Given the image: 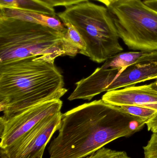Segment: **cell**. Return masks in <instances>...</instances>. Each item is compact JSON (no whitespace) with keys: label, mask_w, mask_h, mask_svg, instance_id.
<instances>
[{"label":"cell","mask_w":157,"mask_h":158,"mask_svg":"<svg viewBox=\"0 0 157 158\" xmlns=\"http://www.w3.org/2000/svg\"><path fill=\"white\" fill-rule=\"evenodd\" d=\"M84 158H131L124 151H116L102 148L94 154Z\"/></svg>","instance_id":"16"},{"label":"cell","mask_w":157,"mask_h":158,"mask_svg":"<svg viewBox=\"0 0 157 158\" xmlns=\"http://www.w3.org/2000/svg\"><path fill=\"white\" fill-rule=\"evenodd\" d=\"M0 7L18 8L33 11L53 17L57 16L54 8L36 0H0Z\"/></svg>","instance_id":"11"},{"label":"cell","mask_w":157,"mask_h":158,"mask_svg":"<svg viewBox=\"0 0 157 158\" xmlns=\"http://www.w3.org/2000/svg\"><path fill=\"white\" fill-rule=\"evenodd\" d=\"M143 150L144 158H157V133H153Z\"/></svg>","instance_id":"17"},{"label":"cell","mask_w":157,"mask_h":158,"mask_svg":"<svg viewBox=\"0 0 157 158\" xmlns=\"http://www.w3.org/2000/svg\"><path fill=\"white\" fill-rule=\"evenodd\" d=\"M146 52L139 51L120 53L105 61L102 66L112 69L125 67L135 63Z\"/></svg>","instance_id":"12"},{"label":"cell","mask_w":157,"mask_h":158,"mask_svg":"<svg viewBox=\"0 0 157 158\" xmlns=\"http://www.w3.org/2000/svg\"><path fill=\"white\" fill-rule=\"evenodd\" d=\"M36 1L42 3L47 5V6L53 8L55 6H57L69 7L80 3L91 1V0H36ZM92 1L100 2L106 5V7L108 6L114 2V0H92Z\"/></svg>","instance_id":"15"},{"label":"cell","mask_w":157,"mask_h":158,"mask_svg":"<svg viewBox=\"0 0 157 158\" xmlns=\"http://www.w3.org/2000/svg\"><path fill=\"white\" fill-rule=\"evenodd\" d=\"M61 99L39 103L8 118H0V149L11 146L44 119L61 111Z\"/></svg>","instance_id":"7"},{"label":"cell","mask_w":157,"mask_h":158,"mask_svg":"<svg viewBox=\"0 0 157 158\" xmlns=\"http://www.w3.org/2000/svg\"><path fill=\"white\" fill-rule=\"evenodd\" d=\"M145 4L157 12V0H144Z\"/></svg>","instance_id":"18"},{"label":"cell","mask_w":157,"mask_h":158,"mask_svg":"<svg viewBox=\"0 0 157 158\" xmlns=\"http://www.w3.org/2000/svg\"><path fill=\"white\" fill-rule=\"evenodd\" d=\"M101 99L118 106H137L157 111V92L151 84L109 91L102 96Z\"/></svg>","instance_id":"9"},{"label":"cell","mask_w":157,"mask_h":158,"mask_svg":"<svg viewBox=\"0 0 157 158\" xmlns=\"http://www.w3.org/2000/svg\"><path fill=\"white\" fill-rule=\"evenodd\" d=\"M64 33L40 24L0 18V64L42 56L54 62L79 51L64 39Z\"/></svg>","instance_id":"3"},{"label":"cell","mask_w":157,"mask_h":158,"mask_svg":"<svg viewBox=\"0 0 157 158\" xmlns=\"http://www.w3.org/2000/svg\"><path fill=\"white\" fill-rule=\"evenodd\" d=\"M145 125L141 119L102 99L85 103L62 114L58 135L48 147L49 157H86Z\"/></svg>","instance_id":"1"},{"label":"cell","mask_w":157,"mask_h":158,"mask_svg":"<svg viewBox=\"0 0 157 158\" xmlns=\"http://www.w3.org/2000/svg\"><path fill=\"white\" fill-rule=\"evenodd\" d=\"M114 1H116V0H114Z\"/></svg>","instance_id":"21"},{"label":"cell","mask_w":157,"mask_h":158,"mask_svg":"<svg viewBox=\"0 0 157 158\" xmlns=\"http://www.w3.org/2000/svg\"><path fill=\"white\" fill-rule=\"evenodd\" d=\"M117 1H129V0H117Z\"/></svg>","instance_id":"20"},{"label":"cell","mask_w":157,"mask_h":158,"mask_svg":"<svg viewBox=\"0 0 157 158\" xmlns=\"http://www.w3.org/2000/svg\"></svg>","instance_id":"22"},{"label":"cell","mask_w":157,"mask_h":158,"mask_svg":"<svg viewBox=\"0 0 157 158\" xmlns=\"http://www.w3.org/2000/svg\"><path fill=\"white\" fill-rule=\"evenodd\" d=\"M67 28V31L65 34L64 39L72 46L79 51V53L84 51L86 49V44L81 35L77 30L72 24L69 23H64Z\"/></svg>","instance_id":"13"},{"label":"cell","mask_w":157,"mask_h":158,"mask_svg":"<svg viewBox=\"0 0 157 158\" xmlns=\"http://www.w3.org/2000/svg\"><path fill=\"white\" fill-rule=\"evenodd\" d=\"M157 79V51L146 52L135 63L127 67L112 69L101 66L90 76L76 83L68 97L91 100L104 92L133 86L140 83Z\"/></svg>","instance_id":"5"},{"label":"cell","mask_w":157,"mask_h":158,"mask_svg":"<svg viewBox=\"0 0 157 158\" xmlns=\"http://www.w3.org/2000/svg\"><path fill=\"white\" fill-rule=\"evenodd\" d=\"M42 56L0 64V110L8 118L67 92L54 65Z\"/></svg>","instance_id":"2"},{"label":"cell","mask_w":157,"mask_h":158,"mask_svg":"<svg viewBox=\"0 0 157 158\" xmlns=\"http://www.w3.org/2000/svg\"><path fill=\"white\" fill-rule=\"evenodd\" d=\"M61 111L47 117L14 144L0 149L1 158H42L45 148L60 127Z\"/></svg>","instance_id":"8"},{"label":"cell","mask_w":157,"mask_h":158,"mask_svg":"<svg viewBox=\"0 0 157 158\" xmlns=\"http://www.w3.org/2000/svg\"><path fill=\"white\" fill-rule=\"evenodd\" d=\"M57 16L77 30L86 46L80 54L92 61L103 63L124 51L108 7L87 1L66 7Z\"/></svg>","instance_id":"4"},{"label":"cell","mask_w":157,"mask_h":158,"mask_svg":"<svg viewBox=\"0 0 157 158\" xmlns=\"http://www.w3.org/2000/svg\"><path fill=\"white\" fill-rule=\"evenodd\" d=\"M153 88L157 92V79L155 81L151 83Z\"/></svg>","instance_id":"19"},{"label":"cell","mask_w":157,"mask_h":158,"mask_svg":"<svg viewBox=\"0 0 157 158\" xmlns=\"http://www.w3.org/2000/svg\"><path fill=\"white\" fill-rule=\"evenodd\" d=\"M0 18H12L40 24L65 34L67 28L57 17L15 8L0 7Z\"/></svg>","instance_id":"10"},{"label":"cell","mask_w":157,"mask_h":158,"mask_svg":"<svg viewBox=\"0 0 157 158\" xmlns=\"http://www.w3.org/2000/svg\"><path fill=\"white\" fill-rule=\"evenodd\" d=\"M121 107L127 113L141 119L146 123L157 114L156 110L143 107L125 106Z\"/></svg>","instance_id":"14"},{"label":"cell","mask_w":157,"mask_h":158,"mask_svg":"<svg viewBox=\"0 0 157 158\" xmlns=\"http://www.w3.org/2000/svg\"><path fill=\"white\" fill-rule=\"evenodd\" d=\"M108 9L120 39L134 51H157V12L141 0L117 1Z\"/></svg>","instance_id":"6"}]
</instances>
